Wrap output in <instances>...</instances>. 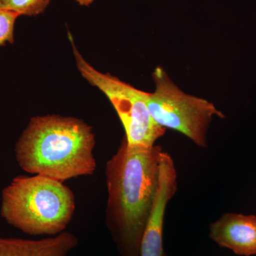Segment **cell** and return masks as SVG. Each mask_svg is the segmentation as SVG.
Returning a JSON list of instances; mask_svg holds the SVG:
<instances>
[{"instance_id":"cell-2","label":"cell","mask_w":256,"mask_h":256,"mask_svg":"<svg viewBox=\"0 0 256 256\" xmlns=\"http://www.w3.org/2000/svg\"><path fill=\"white\" fill-rule=\"evenodd\" d=\"M95 134L82 120L58 114L30 120L15 146L18 166L31 174L64 182L95 172Z\"/></svg>"},{"instance_id":"cell-10","label":"cell","mask_w":256,"mask_h":256,"mask_svg":"<svg viewBox=\"0 0 256 256\" xmlns=\"http://www.w3.org/2000/svg\"><path fill=\"white\" fill-rule=\"evenodd\" d=\"M18 16L16 13L0 8V46L14 43V25Z\"/></svg>"},{"instance_id":"cell-3","label":"cell","mask_w":256,"mask_h":256,"mask_svg":"<svg viewBox=\"0 0 256 256\" xmlns=\"http://www.w3.org/2000/svg\"><path fill=\"white\" fill-rule=\"evenodd\" d=\"M75 210L72 190L42 175L16 176L2 192V218L28 235L56 236L65 232Z\"/></svg>"},{"instance_id":"cell-11","label":"cell","mask_w":256,"mask_h":256,"mask_svg":"<svg viewBox=\"0 0 256 256\" xmlns=\"http://www.w3.org/2000/svg\"><path fill=\"white\" fill-rule=\"evenodd\" d=\"M80 6H89L94 2V0H76Z\"/></svg>"},{"instance_id":"cell-8","label":"cell","mask_w":256,"mask_h":256,"mask_svg":"<svg viewBox=\"0 0 256 256\" xmlns=\"http://www.w3.org/2000/svg\"><path fill=\"white\" fill-rule=\"evenodd\" d=\"M78 244L68 232L41 240L0 237V256H68Z\"/></svg>"},{"instance_id":"cell-7","label":"cell","mask_w":256,"mask_h":256,"mask_svg":"<svg viewBox=\"0 0 256 256\" xmlns=\"http://www.w3.org/2000/svg\"><path fill=\"white\" fill-rule=\"evenodd\" d=\"M210 238L242 256L256 255V216L227 213L210 224Z\"/></svg>"},{"instance_id":"cell-4","label":"cell","mask_w":256,"mask_h":256,"mask_svg":"<svg viewBox=\"0 0 256 256\" xmlns=\"http://www.w3.org/2000/svg\"><path fill=\"white\" fill-rule=\"evenodd\" d=\"M156 90L148 92V109L158 126L181 132L205 148L208 127L214 117L224 114L210 101L185 94L158 67L152 74Z\"/></svg>"},{"instance_id":"cell-6","label":"cell","mask_w":256,"mask_h":256,"mask_svg":"<svg viewBox=\"0 0 256 256\" xmlns=\"http://www.w3.org/2000/svg\"><path fill=\"white\" fill-rule=\"evenodd\" d=\"M178 190V172L174 160L162 151L159 184L151 213L141 240L140 256H166L163 247V228L166 206Z\"/></svg>"},{"instance_id":"cell-5","label":"cell","mask_w":256,"mask_h":256,"mask_svg":"<svg viewBox=\"0 0 256 256\" xmlns=\"http://www.w3.org/2000/svg\"><path fill=\"white\" fill-rule=\"evenodd\" d=\"M77 68L86 80L104 92L114 106L126 132L128 146H152L164 136L165 128L158 126L148 109V92L126 84L110 74L96 70L82 58L70 35Z\"/></svg>"},{"instance_id":"cell-1","label":"cell","mask_w":256,"mask_h":256,"mask_svg":"<svg viewBox=\"0 0 256 256\" xmlns=\"http://www.w3.org/2000/svg\"><path fill=\"white\" fill-rule=\"evenodd\" d=\"M161 146L124 140L106 168V223L121 256H140L143 232L159 184Z\"/></svg>"},{"instance_id":"cell-9","label":"cell","mask_w":256,"mask_h":256,"mask_svg":"<svg viewBox=\"0 0 256 256\" xmlns=\"http://www.w3.org/2000/svg\"><path fill=\"white\" fill-rule=\"evenodd\" d=\"M52 0H0V8L18 16H36L43 13Z\"/></svg>"}]
</instances>
